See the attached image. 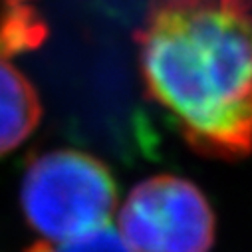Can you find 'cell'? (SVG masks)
Masks as SVG:
<instances>
[{
  "label": "cell",
  "instance_id": "cell-2",
  "mask_svg": "<svg viewBox=\"0 0 252 252\" xmlns=\"http://www.w3.org/2000/svg\"><path fill=\"white\" fill-rule=\"evenodd\" d=\"M115 205L111 171L86 151H46L30 161L22 177V215L46 242H64L107 224Z\"/></svg>",
  "mask_w": 252,
  "mask_h": 252
},
{
  "label": "cell",
  "instance_id": "cell-6",
  "mask_svg": "<svg viewBox=\"0 0 252 252\" xmlns=\"http://www.w3.org/2000/svg\"><path fill=\"white\" fill-rule=\"evenodd\" d=\"M248 2H250V6H252V0H248Z\"/></svg>",
  "mask_w": 252,
  "mask_h": 252
},
{
  "label": "cell",
  "instance_id": "cell-5",
  "mask_svg": "<svg viewBox=\"0 0 252 252\" xmlns=\"http://www.w3.org/2000/svg\"><path fill=\"white\" fill-rule=\"evenodd\" d=\"M26 252H133V250L123 240L117 226L107 222L92 232H86L82 236L64 242L40 240L38 244L30 246Z\"/></svg>",
  "mask_w": 252,
  "mask_h": 252
},
{
  "label": "cell",
  "instance_id": "cell-1",
  "mask_svg": "<svg viewBox=\"0 0 252 252\" xmlns=\"http://www.w3.org/2000/svg\"><path fill=\"white\" fill-rule=\"evenodd\" d=\"M147 95L195 151L252 149V6L248 0H153L137 32Z\"/></svg>",
  "mask_w": 252,
  "mask_h": 252
},
{
  "label": "cell",
  "instance_id": "cell-3",
  "mask_svg": "<svg viewBox=\"0 0 252 252\" xmlns=\"http://www.w3.org/2000/svg\"><path fill=\"white\" fill-rule=\"evenodd\" d=\"M117 230L133 252H209L215 215L191 181L157 175L131 189Z\"/></svg>",
  "mask_w": 252,
  "mask_h": 252
},
{
  "label": "cell",
  "instance_id": "cell-4",
  "mask_svg": "<svg viewBox=\"0 0 252 252\" xmlns=\"http://www.w3.org/2000/svg\"><path fill=\"white\" fill-rule=\"evenodd\" d=\"M40 119L42 103L36 88L0 54V155L22 145Z\"/></svg>",
  "mask_w": 252,
  "mask_h": 252
}]
</instances>
